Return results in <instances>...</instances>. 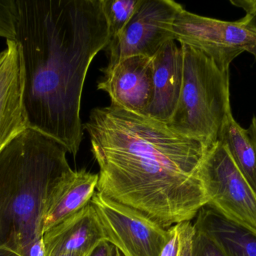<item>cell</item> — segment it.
<instances>
[{
    "mask_svg": "<svg viewBox=\"0 0 256 256\" xmlns=\"http://www.w3.org/2000/svg\"><path fill=\"white\" fill-rule=\"evenodd\" d=\"M100 70L104 77L97 87L109 95L111 103L146 115L153 96L152 58L132 56Z\"/></svg>",
    "mask_w": 256,
    "mask_h": 256,
    "instance_id": "9",
    "label": "cell"
},
{
    "mask_svg": "<svg viewBox=\"0 0 256 256\" xmlns=\"http://www.w3.org/2000/svg\"><path fill=\"white\" fill-rule=\"evenodd\" d=\"M231 3L246 12L245 17L239 21L256 33V0H237Z\"/></svg>",
    "mask_w": 256,
    "mask_h": 256,
    "instance_id": "20",
    "label": "cell"
},
{
    "mask_svg": "<svg viewBox=\"0 0 256 256\" xmlns=\"http://www.w3.org/2000/svg\"><path fill=\"white\" fill-rule=\"evenodd\" d=\"M26 128L19 49L15 41L7 40L0 53V151Z\"/></svg>",
    "mask_w": 256,
    "mask_h": 256,
    "instance_id": "12",
    "label": "cell"
},
{
    "mask_svg": "<svg viewBox=\"0 0 256 256\" xmlns=\"http://www.w3.org/2000/svg\"><path fill=\"white\" fill-rule=\"evenodd\" d=\"M183 8L172 0H142L124 30L105 48L108 66L132 56L152 58L162 45L173 40V24Z\"/></svg>",
    "mask_w": 256,
    "mask_h": 256,
    "instance_id": "8",
    "label": "cell"
},
{
    "mask_svg": "<svg viewBox=\"0 0 256 256\" xmlns=\"http://www.w3.org/2000/svg\"><path fill=\"white\" fill-rule=\"evenodd\" d=\"M218 141L228 150L250 186L256 194V148L248 129L237 123L232 114L222 125Z\"/></svg>",
    "mask_w": 256,
    "mask_h": 256,
    "instance_id": "15",
    "label": "cell"
},
{
    "mask_svg": "<svg viewBox=\"0 0 256 256\" xmlns=\"http://www.w3.org/2000/svg\"><path fill=\"white\" fill-rule=\"evenodd\" d=\"M46 256L63 253L90 255L106 240L104 230L92 201L44 234Z\"/></svg>",
    "mask_w": 256,
    "mask_h": 256,
    "instance_id": "10",
    "label": "cell"
},
{
    "mask_svg": "<svg viewBox=\"0 0 256 256\" xmlns=\"http://www.w3.org/2000/svg\"><path fill=\"white\" fill-rule=\"evenodd\" d=\"M62 144L26 128L0 151V247L26 256L43 238L51 195L72 171Z\"/></svg>",
    "mask_w": 256,
    "mask_h": 256,
    "instance_id": "3",
    "label": "cell"
},
{
    "mask_svg": "<svg viewBox=\"0 0 256 256\" xmlns=\"http://www.w3.org/2000/svg\"><path fill=\"white\" fill-rule=\"evenodd\" d=\"M173 40L201 51L219 69L230 72L242 53L256 58V33L240 21H220L180 9L172 27Z\"/></svg>",
    "mask_w": 256,
    "mask_h": 256,
    "instance_id": "6",
    "label": "cell"
},
{
    "mask_svg": "<svg viewBox=\"0 0 256 256\" xmlns=\"http://www.w3.org/2000/svg\"><path fill=\"white\" fill-rule=\"evenodd\" d=\"M16 22V0H0V37L15 41Z\"/></svg>",
    "mask_w": 256,
    "mask_h": 256,
    "instance_id": "18",
    "label": "cell"
},
{
    "mask_svg": "<svg viewBox=\"0 0 256 256\" xmlns=\"http://www.w3.org/2000/svg\"><path fill=\"white\" fill-rule=\"evenodd\" d=\"M183 81L178 103L167 125L208 147L219 139L222 125L232 114L230 72L222 71L201 51L180 44Z\"/></svg>",
    "mask_w": 256,
    "mask_h": 256,
    "instance_id": "4",
    "label": "cell"
},
{
    "mask_svg": "<svg viewBox=\"0 0 256 256\" xmlns=\"http://www.w3.org/2000/svg\"><path fill=\"white\" fill-rule=\"evenodd\" d=\"M102 12L106 19L110 42L115 39L141 5L142 0H100Z\"/></svg>",
    "mask_w": 256,
    "mask_h": 256,
    "instance_id": "16",
    "label": "cell"
},
{
    "mask_svg": "<svg viewBox=\"0 0 256 256\" xmlns=\"http://www.w3.org/2000/svg\"><path fill=\"white\" fill-rule=\"evenodd\" d=\"M22 106L26 128L76 156L84 138L81 99L90 65L108 46L100 0H16Z\"/></svg>",
    "mask_w": 256,
    "mask_h": 256,
    "instance_id": "2",
    "label": "cell"
},
{
    "mask_svg": "<svg viewBox=\"0 0 256 256\" xmlns=\"http://www.w3.org/2000/svg\"><path fill=\"white\" fill-rule=\"evenodd\" d=\"M248 130L256 148V117L255 116L252 117L250 126L248 128Z\"/></svg>",
    "mask_w": 256,
    "mask_h": 256,
    "instance_id": "22",
    "label": "cell"
},
{
    "mask_svg": "<svg viewBox=\"0 0 256 256\" xmlns=\"http://www.w3.org/2000/svg\"><path fill=\"white\" fill-rule=\"evenodd\" d=\"M98 174L72 170L54 189L43 222L44 234L91 201L98 183Z\"/></svg>",
    "mask_w": 256,
    "mask_h": 256,
    "instance_id": "13",
    "label": "cell"
},
{
    "mask_svg": "<svg viewBox=\"0 0 256 256\" xmlns=\"http://www.w3.org/2000/svg\"><path fill=\"white\" fill-rule=\"evenodd\" d=\"M194 225L196 230L214 240L227 256H256V233L207 204L197 213Z\"/></svg>",
    "mask_w": 256,
    "mask_h": 256,
    "instance_id": "14",
    "label": "cell"
},
{
    "mask_svg": "<svg viewBox=\"0 0 256 256\" xmlns=\"http://www.w3.org/2000/svg\"><path fill=\"white\" fill-rule=\"evenodd\" d=\"M153 96L146 115L168 123L178 103L183 81V54L170 40L152 57Z\"/></svg>",
    "mask_w": 256,
    "mask_h": 256,
    "instance_id": "11",
    "label": "cell"
},
{
    "mask_svg": "<svg viewBox=\"0 0 256 256\" xmlns=\"http://www.w3.org/2000/svg\"><path fill=\"white\" fill-rule=\"evenodd\" d=\"M87 256H123L122 252L110 242H102L90 255Z\"/></svg>",
    "mask_w": 256,
    "mask_h": 256,
    "instance_id": "21",
    "label": "cell"
},
{
    "mask_svg": "<svg viewBox=\"0 0 256 256\" xmlns=\"http://www.w3.org/2000/svg\"><path fill=\"white\" fill-rule=\"evenodd\" d=\"M0 256H22L18 252L6 247H0Z\"/></svg>",
    "mask_w": 256,
    "mask_h": 256,
    "instance_id": "23",
    "label": "cell"
},
{
    "mask_svg": "<svg viewBox=\"0 0 256 256\" xmlns=\"http://www.w3.org/2000/svg\"><path fill=\"white\" fill-rule=\"evenodd\" d=\"M196 229V228H195ZM191 256H227L212 237L196 230Z\"/></svg>",
    "mask_w": 256,
    "mask_h": 256,
    "instance_id": "19",
    "label": "cell"
},
{
    "mask_svg": "<svg viewBox=\"0 0 256 256\" xmlns=\"http://www.w3.org/2000/svg\"><path fill=\"white\" fill-rule=\"evenodd\" d=\"M84 129L100 168L102 195L166 229L191 221L208 204L200 179L210 150L204 143L112 103L92 110Z\"/></svg>",
    "mask_w": 256,
    "mask_h": 256,
    "instance_id": "1",
    "label": "cell"
},
{
    "mask_svg": "<svg viewBox=\"0 0 256 256\" xmlns=\"http://www.w3.org/2000/svg\"><path fill=\"white\" fill-rule=\"evenodd\" d=\"M200 179L207 205L256 234V194L220 141L208 152Z\"/></svg>",
    "mask_w": 256,
    "mask_h": 256,
    "instance_id": "5",
    "label": "cell"
},
{
    "mask_svg": "<svg viewBox=\"0 0 256 256\" xmlns=\"http://www.w3.org/2000/svg\"><path fill=\"white\" fill-rule=\"evenodd\" d=\"M106 240L123 256H160L170 237V228L132 207L94 192L91 200Z\"/></svg>",
    "mask_w": 256,
    "mask_h": 256,
    "instance_id": "7",
    "label": "cell"
},
{
    "mask_svg": "<svg viewBox=\"0 0 256 256\" xmlns=\"http://www.w3.org/2000/svg\"><path fill=\"white\" fill-rule=\"evenodd\" d=\"M56 256H81V255H75V254L63 253V254H60V255H56Z\"/></svg>",
    "mask_w": 256,
    "mask_h": 256,
    "instance_id": "24",
    "label": "cell"
},
{
    "mask_svg": "<svg viewBox=\"0 0 256 256\" xmlns=\"http://www.w3.org/2000/svg\"><path fill=\"white\" fill-rule=\"evenodd\" d=\"M170 237L160 256H191L196 229L191 221H184L170 227Z\"/></svg>",
    "mask_w": 256,
    "mask_h": 256,
    "instance_id": "17",
    "label": "cell"
}]
</instances>
